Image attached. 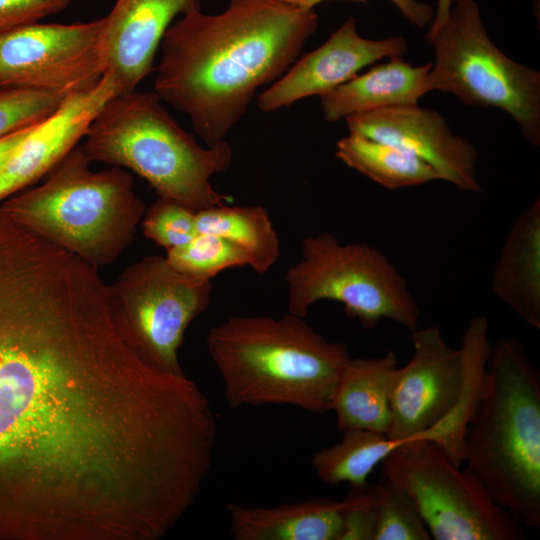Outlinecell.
<instances>
[{"label":"cell","instance_id":"cell-5","mask_svg":"<svg viewBox=\"0 0 540 540\" xmlns=\"http://www.w3.org/2000/svg\"><path fill=\"white\" fill-rule=\"evenodd\" d=\"M81 145L88 158L125 167L144 178L159 197L193 212L232 201L217 192L211 178L232 164L224 140L202 147L171 116L154 91L111 97L90 123Z\"/></svg>","mask_w":540,"mask_h":540},{"label":"cell","instance_id":"cell-1","mask_svg":"<svg viewBox=\"0 0 540 540\" xmlns=\"http://www.w3.org/2000/svg\"><path fill=\"white\" fill-rule=\"evenodd\" d=\"M140 360L100 283L49 243H0V540H67L114 489Z\"/></svg>","mask_w":540,"mask_h":540},{"label":"cell","instance_id":"cell-9","mask_svg":"<svg viewBox=\"0 0 540 540\" xmlns=\"http://www.w3.org/2000/svg\"><path fill=\"white\" fill-rule=\"evenodd\" d=\"M383 477L412 498L431 539L522 540L519 523L466 468L430 441L402 442L380 463Z\"/></svg>","mask_w":540,"mask_h":540},{"label":"cell","instance_id":"cell-27","mask_svg":"<svg viewBox=\"0 0 540 540\" xmlns=\"http://www.w3.org/2000/svg\"><path fill=\"white\" fill-rule=\"evenodd\" d=\"M66 97L30 88L0 87V138L40 122Z\"/></svg>","mask_w":540,"mask_h":540},{"label":"cell","instance_id":"cell-32","mask_svg":"<svg viewBox=\"0 0 540 540\" xmlns=\"http://www.w3.org/2000/svg\"><path fill=\"white\" fill-rule=\"evenodd\" d=\"M33 125L0 138V170Z\"/></svg>","mask_w":540,"mask_h":540},{"label":"cell","instance_id":"cell-30","mask_svg":"<svg viewBox=\"0 0 540 540\" xmlns=\"http://www.w3.org/2000/svg\"><path fill=\"white\" fill-rule=\"evenodd\" d=\"M71 0H0V35L66 9Z\"/></svg>","mask_w":540,"mask_h":540},{"label":"cell","instance_id":"cell-26","mask_svg":"<svg viewBox=\"0 0 540 540\" xmlns=\"http://www.w3.org/2000/svg\"><path fill=\"white\" fill-rule=\"evenodd\" d=\"M378 485L374 540H430V533L410 495L385 477Z\"/></svg>","mask_w":540,"mask_h":540},{"label":"cell","instance_id":"cell-31","mask_svg":"<svg viewBox=\"0 0 540 540\" xmlns=\"http://www.w3.org/2000/svg\"><path fill=\"white\" fill-rule=\"evenodd\" d=\"M293 7L311 10L318 4L329 0H280ZM368 3V0H349ZM402 13L404 18L412 25L423 28L433 20L435 9L432 5L416 0H390Z\"/></svg>","mask_w":540,"mask_h":540},{"label":"cell","instance_id":"cell-24","mask_svg":"<svg viewBox=\"0 0 540 540\" xmlns=\"http://www.w3.org/2000/svg\"><path fill=\"white\" fill-rule=\"evenodd\" d=\"M340 442L323 448L311 458L319 479L329 485L348 483L361 488L374 468L401 443L387 434L367 429H350Z\"/></svg>","mask_w":540,"mask_h":540},{"label":"cell","instance_id":"cell-15","mask_svg":"<svg viewBox=\"0 0 540 540\" xmlns=\"http://www.w3.org/2000/svg\"><path fill=\"white\" fill-rule=\"evenodd\" d=\"M121 93L111 73L93 87L68 95L34 124L0 170V201L34 183L58 164L80 139L103 105Z\"/></svg>","mask_w":540,"mask_h":540},{"label":"cell","instance_id":"cell-2","mask_svg":"<svg viewBox=\"0 0 540 540\" xmlns=\"http://www.w3.org/2000/svg\"><path fill=\"white\" fill-rule=\"evenodd\" d=\"M318 27L314 9L229 0L215 15L179 16L160 43L154 92L184 113L206 144L224 141L257 90L281 77Z\"/></svg>","mask_w":540,"mask_h":540},{"label":"cell","instance_id":"cell-22","mask_svg":"<svg viewBox=\"0 0 540 540\" xmlns=\"http://www.w3.org/2000/svg\"><path fill=\"white\" fill-rule=\"evenodd\" d=\"M197 233L220 236L243 250L249 266L264 274L280 257V240L261 205L215 206L196 212Z\"/></svg>","mask_w":540,"mask_h":540},{"label":"cell","instance_id":"cell-19","mask_svg":"<svg viewBox=\"0 0 540 540\" xmlns=\"http://www.w3.org/2000/svg\"><path fill=\"white\" fill-rule=\"evenodd\" d=\"M431 67V62L415 67L401 57L390 58L320 96L324 119L335 123L381 108L418 105L428 93L426 76Z\"/></svg>","mask_w":540,"mask_h":540},{"label":"cell","instance_id":"cell-10","mask_svg":"<svg viewBox=\"0 0 540 540\" xmlns=\"http://www.w3.org/2000/svg\"><path fill=\"white\" fill-rule=\"evenodd\" d=\"M212 289L211 280L188 276L166 257L150 255L106 284V297L119 332L145 361L185 374L178 349L191 322L209 306Z\"/></svg>","mask_w":540,"mask_h":540},{"label":"cell","instance_id":"cell-20","mask_svg":"<svg viewBox=\"0 0 540 540\" xmlns=\"http://www.w3.org/2000/svg\"><path fill=\"white\" fill-rule=\"evenodd\" d=\"M398 369V359L393 351L380 357L348 361L332 406L338 430L367 429L388 433Z\"/></svg>","mask_w":540,"mask_h":540},{"label":"cell","instance_id":"cell-8","mask_svg":"<svg viewBox=\"0 0 540 540\" xmlns=\"http://www.w3.org/2000/svg\"><path fill=\"white\" fill-rule=\"evenodd\" d=\"M301 251L302 259L285 274L290 313L305 318L316 302L333 300L365 329L382 319L411 332L418 328L420 308L407 281L378 249L341 243L325 232L303 239Z\"/></svg>","mask_w":540,"mask_h":540},{"label":"cell","instance_id":"cell-33","mask_svg":"<svg viewBox=\"0 0 540 540\" xmlns=\"http://www.w3.org/2000/svg\"><path fill=\"white\" fill-rule=\"evenodd\" d=\"M456 0H437L433 20L428 31H433L441 26L448 18L452 4Z\"/></svg>","mask_w":540,"mask_h":540},{"label":"cell","instance_id":"cell-17","mask_svg":"<svg viewBox=\"0 0 540 540\" xmlns=\"http://www.w3.org/2000/svg\"><path fill=\"white\" fill-rule=\"evenodd\" d=\"M351 503L313 498L273 507H248L230 502L226 508L236 540H339L344 514Z\"/></svg>","mask_w":540,"mask_h":540},{"label":"cell","instance_id":"cell-21","mask_svg":"<svg viewBox=\"0 0 540 540\" xmlns=\"http://www.w3.org/2000/svg\"><path fill=\"white\" fill-rule=\"evenodd\" d=\"M489 321L484 316L471 318L459 347L462 355L463 380L459 398L449 414L419 439L439 447L457 467L464 463V441L482 400L491 350Z\"/></svg>","mask_w":540,"mask_h":540},{"label":"cell","instance_id":"cell-14","mask_svg":"<svg viewBox=\"0 0 540 540\" xmlns=\"http://www.w3.org/2000/svg\"><path fill=\"white\" fill-rule=\"evenodd\" d=\"M408 43L401 36L372 40L360 36L348 18L320 47L295 61L257 98L263 112H273L309 96H322L382 59L402 57Z\"/></svg>","mask_w":540,"mask_h":540},{"label":"cell","instance_id":"cell-16","mask_svg":"<svg viewBox=\"0 0 540 540\" xmlns=\"http://www.w3.org/2000/svg\"><path fill=\"white\" fill-rule=\"evenodd\" d=\"M201 10L199 0H115L105 16L107 72L121 93L135 90L155 69V56L178 16Z\"/></svg>","mask_w":540,"mask_h":540},{"label":"cell","instance_id":"cell-13","mask_svg":"<svg viewBox=\"0 0 540 540\" xmlns=\"http://www.w3.org/2000/svg\"><path fill=\"white\" fill-rule=\"evenodd\" d=\"M349 133L387 143L430 164L441 180L461 191L481 190L476 174L479 152L456 135L436 110L418 105L393 106L351 115Z\"/></svg>","mask_w":540,"mask_h":540},{"label":"cell","instance_id":"cell-25","mask_svg":"<svg viewBox=\"0 0 540 540\" xmlns=\"http://www.w3.org/2000/svg\"><path fill=\"white\" fill-rule=\"evenodd\" d=\"M165 257L176 270L201 280H212L228 268L249 266L248 256L239 247L220 236L203 233L167 250Z\"/></svg>","mask_w":540,"mask_h":540},{"label":"cell","instance_id":"cell-12","mask_svg":"<svg viewBox=\"0 0 540 540\" xmlns=\"http://www.w3.org/2000/svg\"><path fill=\"white\" fill-rule=\"evenodd\" d=\"M413 354L399 367L391 397L388 437L419 439L455 406L462 387L460 348L446 343L437 326L411 332Z\"/></svg>","mask_w":540,"mask_h":540},{"label":"cell","instance_id":"cell-18","mask_svg":"<svg viewBox=\"0 0 540 540\" xmlns=\"http://www.w3.org/2000/svg\"><path fill=\"white\" fill-rule=\"evenodd\" d=\"M494 294L533 328H540V198L513 222L494 268Z\"/></svg>","mask_w":540,"mask_h":540},{"label":"cell","instance_id":"cell-6","mask_svg":"<svg viewBox=\"0 0 540 540\" xmlns=\"http://www.w3.org/2000/svg\"><path fill=\"white\" fill-rule=\"evenodd\" d=\"M91 162L81 146L74 147L43 184L2 207L25 228L99 270L132 243L146 207L129 172L116 166L93 171Z\"/></svg>","mask_w":540,"mask_h":540},{"label":"cell","instance_id":"cell-3","mask_svg":"<svg viewBox=\"0 0 540 540\" xmlns=\"http://www.w3.org/2000/svg\"><path fill=\"white\" fill-rule=\"evenodd\" d=\"M206 346L230 409L271 404L328 412L351 359L346 344L290 312L230 317L210 329Z\"/></svg>","mask_w":540,"mask_h":540},{"label":"cell","instance_id":"cell-23","mask_svg":"<svg viewBox=\"0 0 540 540\" xmlns=\"http://www.w3.org/2000/svg\"><path fill=\"white\" fill-rule=\"evenodd\" d=\"M336 157L348 167L387 189H400L441 180L419 157L393 145L350 134L337 143Z\"/></svg>","mask_w":540,"mask_h":540},{"label":"cell","instance_id":"cell-29","mask_svg":"<svg viewBox=\"0 0 540 540\" xmlns=\"http://www.w3.org/2000/svg\"><path fill=\"white\" fill-rule=\"evenodd\" d=\"M379 494L378 484L351 489L339 540H374Z\"/></svg>","mask_w":540,"mask_h":540},{"label":"cell","instance_id":"cell-28","mask_svg":"<svg viewBox=\"0 0 540 540\" xmlns=\"http://www.w3.org/2000/svg\"><path fill=\"white\" fill-rule=\"evenodd\" d=\"M142 218L144 235L166 250L183 246L197 235L196 213L169 199L159 197Z\"/></svg>","mask_w":540,"mask_h":540},{"label":"cell","instance_id":"cell-11","mask_svg":"<svg viewBox=\"0 0 540 540\" xmlns=\"http://www.w3.org/2000/svg\"><path fill=\"white\" fill-rule=\"evenodd\" d=\"M107 72L105 18L73 24L31 23L0 35V87L70 95Z\"/></svg>","mask_w":540,"mask_h":540},{"label":"cell","instance_id":"cell-4","mask_svg":"<svg viewBox=\"0 0 540 540\" xmlns=\"http://www.w3.org/2000/svg\"><path fill=\"white\" fill-rule=\"evenodd\" d=\"M519 524L540 528V373L514 338L491 345L464 463Z\"/></svg>","mask_w":540,"mask_h":540},{"label":"cell","instance_id":"cell-7","mask_svg":"<svg viewBox=\"0 0 540 540\" xmlns=\"http://www.w3.org/2000/svg\"><path fill=\"white\" fill-rule=\"evenodd\" d=\"M425 41L435 52L426 89L449 93L474 107H493L540 144V73L506 56L489 38L474 0H456L447 20Z\"/></svg>","mask_w":540,"mask_h":540}]
</instances>
